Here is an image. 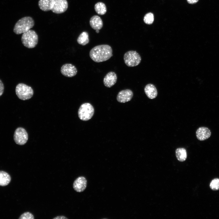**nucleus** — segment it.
Instances as JSON below:
<instances>
[{
  "instance_id": "obj_1",
  "label": "nucleus",
  "mask_w": 219,
  "mask_h": 219,
  "mask_svg": "<svg viewBox=\"0 0 219 219\" xmlns=\"http://www.w3.org/2000/svg\"><path fill=\"white\" fill-rule=\"evenodd\" d=\"M112 48L109 45L102 44L96 46L90 51L89 56L94 62L97 63L106 61L113 56Z\"/></svg>"
},
{
  "instance_id": "obj_2",
  "label": "nucleus",
  "mask_w": 219,
  "mask_h": 219,
  "mask_svg": "<svg viewBox=\"0 0 219 219\" xmlns=\"http://www.w3.org/2000/svg\"><path fill=\"white\" fill-rule=\"evenodd\" d=\"M34 25V21L32 17L25 16L19 19L16 23L13 32L16 34H20L28 31Z\"/></svg>"
},
{
  "instance_id": "obj_3",
  "label": "nucleus",
  "mask_w": 219,
  "mask_h": 219,
  "mask_svg": "<svg viewBox=\"0 0 219 219\" xmlns=\"http://www.w3.org/2000/svg\"><path fill=\"white\" fill-rule=\"evenodd\" d=\"M38 36L33 30H30L23 33L21 41L23 45L29 48L35 47L38 42Z\"/></svg>"
},
{
  "instance_id": "obj_4",
  "label": "nucleus",
  "mask_w": 219,
  "mask_h": 219,
  "mask_svg": "<svg viewBox=\"0 0 219 219\" xmlns=\"http://www.w3.org/2000/svg\"><path fill=\"white\" fill-rule=\"evenodd\" d=\"M15 92L18 98L23 100L30 99L33 95L32 88L23 83H19L16 85Z\"/></svg>"
},
{
  "instance_id": "obj_5",
  "label": "nucleus",
  "mask_w": 219,
  "mask_h": 219,
  "mask_svg": "<svg viewBox=\"0 0 219 219\" xmlns=\"http://www.w3.org/2000/svg\"><path fill=\"white\" fill-rule=\"evenodd\" d=\"M94 113V107L90 103H88L82 104L78 111L79 118L81 120L84 121L90 119Z\"/></svg>"
},
{
  "instance_id": "obj_6",
  "label": "nucleus",
  "mask_w": 219,
  "mask_h": 219,
  "mask_svg": "<svg viewBox=\"0 0 219 219\" xmlns=\"http://www.w3.org/2000/svg\"><path fill=\"white\" fill-rule=\"evenodd\" d=\"M123 59L125 64L127 66L133 67L139 64L141 59L140 54L136 51L130 50L125 53Z\"/></svg>"
},
{
  "instance_id": "obj_7",
  "label": "nucleus",
  "mask_w": 219,
  "mask_h": 219,
  "mask_svg": "<svg viewBox=\"0 0 219 219\" xmlns=\"http://www.w3.org/2000/svg\"><path fill=\"white\" fill-rule=\"evenodd\" d=\"M13 138L15 142L17 144L23 145L27 142L28 139L27 133L24 128L19 127L15 131Z\"/></svg>"
},
{
  "instance_id": "obj_8",
  "label": "nucleus",
  "mask_w": 219,
  "mask_h": 219,
  "mask_svg": "<svg viewBox=\"0 0 219 219\" xmlns=\"http://www.w3.org/2000/svg\"><path fill=\"white\" fill-rule=\"evenodd\" d=\"M68 6L67 0H52L51 10L55 13L61 14L65 12Z\"/></svg>"
},
{
  "instance_id": "obj_9",
  "label": "nucleus",
  "mask_w": 219,
  "mask_h": 219,
  "mask_svg": "<svg viewBox=\"0 0 219 219\" xmlns=\"http://www.w3.org/2000/svg\"><path fill=\"white\" fill-rule=\"evenodd\" d=\"M61 72L64 76L71 77L76 75L77 70L75 67L72 64H66L61 67Z\"/></svg>"
},
{
  "instance_id": "obj_10",
  "label": "nucleus",
  "mask_w": 219,
  "mask_h": 219,
  "mask_svg": "<svg viewBox=\"0 0 219 219\" xmlns=\"http://www.w3.org/2000/svg\"><path fill=\"white\" fill-rule=\"evenodd\" d=\"M133 96V93L130 89H126L119 92L117 94L116 99L120 103H125L130 101Z\"/></svg>"
},
{
  "instance_id": "obj_11",
  "label": "nucleus",
  "mask_w": 219,
  "mask_h": 219,
  "mask_svg": "<svg viewBox=\"0 0 219 219\" xmlns=\"http://www.w3.org/2000/svg\"><path fill=\"white\" fill-rule=\"evenodd\" d=\"M87 184L86 179L84 177L81 176L78 177L74 181L73 186L76 191L81 192L86 189Z\"/></svg>"
},
{
  "instance_id": "obj_12",
  "label": "nucleus",
  "mask_w": 219,
  "mask_h": 219,
  "mask_svg": "<svg viewBox=\"0 0 219 219\" xmlns=\"http://www.w3.org/2000/svg\"><path fill=\"white\" fill-rule=\"evenodd\" d=\"M117 80L116 74L114 72L110 71L104 77L103 80V84L106 87L110 88L115 84Z\"/></svg>"
},
{
  "instance_id": "obj_13",
  "label": "nucleus",
  "mask_w": 219,
  "mask_h": 219,
  "mask_svg": "<svg viewBox=\"0 0 219 219\" xmlns=\"http://www.w3.org/2000/svg\"><path fill=\"white\" fill-rule=\"evenodd\" d=\"M211 134L210 130L207 127H199L196 132L197 139L200 141H203L208 139Z\"/></svg>"
},
{
  "instance_id": "obj_14",
  "label": "nucleus",
  "mask_w": 219,
  "mask_h": 219,
  "mask_svg": "<svg viewBox=\"0 0 219 219\" xmlns=\"http://www.w3.org/2000/svg\"><path fill=\"white\" fill-rule=\"evenodd\" d=\"M144 91L147 96L151 99L155 98L158 95L156 87L152 84L147 85L144 87Z\"/></svg>"
},
{
  "instance_id": "obj_15",
  "label": "nucleus",
  "mask_w": 219,
  "mask_h": 219,
  "mask_svg": "<svg viewBox=\"0 0 219 219\" xmlns=\"http://www.w3.org/2000/svg\"><path fill=\"white\" fill-rule=\"evenodd\" d=\"M90 25L91 27L95 30H99L103 27V23L101 18L96 15L92 16L90 19Z\"/></svg>"
},
{
  "instance_id": "obj_16",
  "label": "nucleus",
  "mask_w": 219,
  "mask_h": 219,
  "mask_svg": "<svg viewBox=\"0 0 219 219\" xmlns=\"http://www.w3.org/2000/svg\"><path fill=\"white\" fill-rule=\"evenodd\" d=\"M52 0H39L38 5L40 9L43 11L51 10V5Z\"/></svg>"
},
{
  "instance_id": "obj_17",
  "label": "nucleus",
  "mask_w": 219,
  "mask_h": 219,
  "mask_svg": "<svg viewBox=\"0 0 219 219\" xmlns=\"http://www.w3.org/2000/svg\"><path fill=\"white\" fill-rule=\"evenodd\" d=\"M11 178L10 175L7 172L0 171V186H5L10 182Z\"/></svg>"
},
{
  "instance_id": "obj_18",
  "label": "nucleus",
  "mask_w": 219,
  "mask_h": 219,
  "mask_svg": "<svg viewBox=\"0 0 219 219\" xmlns=\"http://www.w3.org/2000/svg\"><path fill=\"white\" fill-rule=\"evenodd\" d=\"M176 155L177 159L180 162L185 161L187 156L186 149L183 148H179L176 151Z\"/></svg>"
},
{
  "instance_id": "obj_19",
  "label": "nucleus",
  "mask_w": 219,
  "mask_h": 219,
  "mask_svg": "<svg viewBox=\"0 0 219 219\" xmlns=\"http://www.w3.org/2000/svg\"><path fill=\"white\" fill-rule=\"evenodd\" d=\"M77 41L80 44L84 46L88 44L89 42V35L86 32H83L78 36Z\"/></svg>"
},
{
  "instance_id": "obj_20",
  "label": "nucleus",
  "mask_w": 219,
  "mask_h": 219,
  "mask_svg": "<svg viewBox=\"0 0 219 219\" xmlns=\"http://www.w3.org/2000/svg\"><path fill=\"white\" fill-rule=\"evenodd\" d=\"M94 9L96 12L99 15H104L106 12V6L102 2H98L96 3L95 5Z\"/></svg>"
},
{
  "instance_id": "obj_21",
  "label": "nucleus",
  "mask_w": 219,
  "mask_h": 219,
  "mask_svg": "<svg viewBox=\"0 0 219 219\" xmlns=\"http://www.w3.org/2000/svg\"><path fill=\"white\" fill-rule=\"evenodd\" d=\"M210 187L212 190H219V179L215 178L212 179L210 184Z\"/></svg>"
},
{
  "instance_id": "obj_22",
  "label": "nucleus",
  "mask_w": 219,
  "mask_h": 219,
  "mask_svg": "<svg viewBox=\"0 0 219 219\" xmlns=\"http://www.w3.org/2000/svg\"><path fill=\"white\" fill-rule=\"evenodd\" d=\"M144 21L146 24H152L154 21L153 14L151 12H149L146 14L144 17Z\"/></svg>"
},
{
  "instance_id": "obj_23",
  "label": "nucleus",
  "mask_w": 219,
  "mask_h": 219,
  "mask_svg": "<svg viewBox=\"0 0 219 219\" xmlns=\"http://www.w3.org/2000/svg\"><path fill=\"white\" fill-rule=\"evenodd\" d=\"M19 219H34L33 215L31 213L27 212L22 214L19 218Z\"/></svg>"
},
{
  "instance_id": "obj_24",
  "label": "nucleus",
  "mask_w": 219,
  "mask_h": 219,
  "mask_svg": "<svg viewBox=\"0 0 219 219\" xmlns=\"http://www.w3.org/2000/svg\"><path fill=\"white\" fill-rule=\"evenodd\" d=\"M4 85L2 81L0 79V96L3 93L4 91Z\"/></svg>"
},
{
  "instance_id": "obj_25",
  "label": "nucleus",
  "mask_w": 219,
  "mask_h": 219,
  "mask_svg": "<svg viewBox=\"0 0 219 219\" xmlns=\"http://www.w3.org/2000/svg\"><path fill=\"white\" fill-rule=\"evenodd\" d=\"M53 219H68V218L64 216H57L53 218Z\"/></svg>"
},
{
  "instance_id": "obj_26",
  "label": "nucleus",
  "mask_w": 219,
  "mask_h": 219,
  "mask_svg": "<svg viewBox=\"0 0 219 219\" xmlns=\"http://www.w3.org/2000/svg\"><path fill=\"white\" fill-rule=\"evenodd\" d=\"M199 0H187V2L190 4H194L196 3Z\"/></svg>"
},
{
  "instance_id": "obj_27",
  "label": "nucleus",
  "mask_w": 219,
  "mask_h": 219,
  "mask_svg": "<svg viewBox=\"0 0 219 219\" xmlns=\"http://www.w3.org/2000/svg\"><path fill=\"white\" fill-rule=\"evenodd\" d=\"M96 32L97 33H98L99 32V30H96Z\"/></svg>"
}]
</instances>
